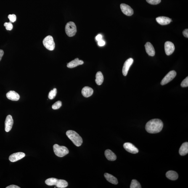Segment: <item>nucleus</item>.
I'll return each instance as SVG.
<instances>
[{"label":"nucleus","mask_w":188,"mask_h":188,"mask_svg":"<svg viewBox=\"0 0 188 188\" xmlns=\"http://www.w3.org/2000/svg\"><path fill=\"white\" fill-rule=\"evenodd\" d=\"M4 26L5 27L6 29L7 30H11L13 28V25L11 22H5L4 24Z\"/></svg>","instance_id":"nucleus-27"},{"label":"nucleus","mask_w":188,"mask_h":188,"mask_svg":"<svg viewBox=\"0 0 188 188\" xmlns=\"http://www.w3.org/2000/svg\"><path fill=\"white\" fill-rule=\"evenodd\" d=\"M176 72L175 70H172L169 72L166 76L162 80L161 84L163 86L171 81L176 76Z\"/></svg>","instance_id":"nucleus-7"},{"label":"nucleus","mask_w":188,"mask_h":188,"mask_svg":"<svg viewBox=\"0 0 188 188\" xmlns=\"http://www.w3.org/2000/svg\"><path fill=\"white\" fill-rule=\"evenodd\" d=\"M130 188H141V187L140 184L136 180L133 179L132 181Z\"/></svg>","instance_id":"nucleus-24"},{"label":"nucleus","mask_w":188,"mask_h":188,"mask_svg":"<svg viewBox=\"0 0 188 188\" xmlns=\"http://www.w3.org/2000/svg\"><path fill=\"white\" fill-rule=\"evenodd\" d=\"M84 64L83 61L80 60L78 58L68 63L67 65V67L68 68H73L80 65H83Z\"/></svg>","instance_id":"nucleus-16"},{"label":"nucleus","mask_w":188,"mask_h":188,"mask_svg":"<svg viewBox=\"0 0 188 188\" xmlns=\"http://www.w3.org/2000/svg\"><path fill=\"white\" fill-rule=\"evenodd\" d=\"M122 12L125 15L131 16L133 14V10L130 6L125 4H121L120 5Z\"/></svg>","instance_id":"nucleus-10"},{"label":"nucleus","mask_w":188,"mask_h":188,"mask_svg":"<svg viewBox=\"0 0 188 188\" xmlns=\"http://www.w3.org/2000/svg\"><path fill=\"white\" fill-rule=\"evenodd\" d=\"M7 98L12 101H17L20 99V96L17 92L13 91H10L6 95Z\"/></svg>","instance_id":"nucleus-14"},{"label":"nucleus","mask_w":188,"mask_h":188,"mask_svg":"<svg viewBox=\"0 0 188 188\" xmlns=\"http://www.w3.org/2000/svg\"><path fill=\"white\" fill-rule=\"evenodd\" d=\"M45 183L48 185H55L58 188H64L68 186V183L66 181L54 178H48L45 181Z\"/></svg>","instance_id":"nucleus-3"},{"label":"nucleus","mask_w":188,"mask_h":188,"mask_svg":"<svg viewBox=\"0 0 188 188\" xmlns=\"http://www.w3.org/2000/svg\"><path fill=\"white\" fill-rule=\"evenodd\" d=\"M66 134L75 145L79 147L82 144V139L76 132L70 130L67 131Z\"/></svg>","instance_id":"nucleus-2"},{"label":"nucleus","mask_w":188,"mask_h":188,"mask_svg":"<svg viewBox=\"0 0 188 188\" xmlns=\"http://www.w3.org/2000/svg\"><path fill=\"white\" fill-rule=\"evenodd\" d=\"M146 52L149 56L153 57L155 54V51L153 45L149 42L146 43L145 45Z\"/></svg>","instance_id":"nucleus-15"},{"label":"nucleus","mask_w":188,"mask_h":188,"mask_svg":"<svg viewBox=\"0 0 188 188\" xmlns=\"http://www.w3.org/2000/svg\"><path fill=\"white\" fill-rule=\"evenodd\" d=\"M167 177L169 179L172 181H175L177 179L178 177L177 173L174 171L170 170L167 172L166 173Z\"/></svg>","instance_id":"nucleus-21"},{"label":"nucleus","mask_w":188,"mask_h":188,"mask_svg":"<svg viewBox=\"0 0 188 188\" xmlns=\"http://www.w3.org/2000/svg\"><path fill=\"white\" fill-rule=\"evenodd\" d=\"M4 51L0 49V61H1V59L3 55H4Z\"/></svg>","instance_id":"nucleus-35"},{"label":"nucleus","mask_w":188,"mask_h":188,"mask_svg":"<svg viewBox=\"0 0 188 188\" xmlns=\"http://www.w3.org/2000/svg\"><path fill=\"white\" fill-rule=\"evenodd\" d=\"M25 156V154L22 152H17L11 155L9 157V160L11 162H15L21 159Z\"/></svg>","instance_id":"nucleus-13"},{"label":"nucleus","mask_w":188,"mask_h":188,"mask_svg":"<svg viewBox=\"0 0 188 188\" xmlns=\"http://www.w3.org/2000/svg\"><path fill=\"white\" fill-rule=\"evenodd\" d=\"M163 124L161 120L154 119L146 123L145 128L148 132L157 133L160 132L163 128Z\"/></svg>","instance_id":"nucleus-1"},{"label":"nucleus","mask_w":188,"mask_h":188,"mask_svg":"<svg viewBox=\"0 0 188 188\" xmlns=\"http://www.w3.org/2000/svg\"><path fill=\"white\" fill-rule=\"evenodd\" d=\"M20 187H19V186L17 185H11L7 186V187H6V188H20Z\"/></svg>","instance_id":"nucleus-34"},{"label":"nucleus","mask_w":188,"mask_h":188,"mask_svg":"<svg viewBox=\"0 0 188 188\" xmlns=\"http://www.w3.org/2000/svg\"><path fill=\"white\" fill-rule=\"evenodd\" d=\"M104 177L108 181L112 184L114 185L118 184V179L112 175L106 173L104 174Z\"/></svg>","instance_id":"nucleus-20"},{"label":"nucleus","mask_w":188,"mask_h":188,"mask_svg":"<svg viewBox=\"0 0 188 188\" xmlns=\"http://www.w3.org/2000/svg\"><path fill=\"white\" fill-rule=\"evenodd\" d=\"M8 18L9 19V21H10V22L11 23H13L14 22H15L16 20V19H17V17H16V15L15 14H9V15L8 16Z\"/></svg>","instance_id":"nucleus-29"},{"label":"nucleus","mask_w":188,"mask_h":188,"mask_svg":"<svg viewBox=\"0 0 188 188\" xmlns=\"http://www.w3.org/2000/svg\"><path fill=\"white\" fill-rule=\"evenodd\" d=\"M149 4L151 5H157L161 2V0H146Z\"/></svg>","instance_id":"nucleus-28"},{"label":"nucleus","mask_w":188,"mask_h":188,"mask_svg":"<svg viewBox=\"0 0 188 188\" xmlns=\"http://www.w3.org/2000/svg\"><path fill=\"white\" fill-rule=\"evenodd\" d=\"M53 149L54 153L59 157H64L69 153L68 149L65 146H60L56 144L53 146Z\"/></svg>","instance_id":"nucleus-4"},{"label":"nucleus","mask_w":188,"mask_h":188,"mask_svg":"<svg viewBox=\"0 0 188 188\" xmlns=\"http://www.w3.org/2000/svg\"><path fill=\"white\" fill-rule=\"evenodd\" d=\"M158 23L162 25H168L171 22V20L169 17H159L156 19Z\"/></svg>","instance_id":"nucleus-18"},{"label":"nucleus","mask_w":188,"mask_h":188,"mask_svg":"<svg viewBox=\"0 0 188 188\" xmlns=\"http://www.w3.org/2000/svg\"><path fill=\"white\" fill-rule=\"evenodd\" d=\"M188 153V143H184L181 145L179 150V153L181 156H184Z\"/></svg>","instance_id":"nucleus-22"},{"label":"nucleus","mask_w":188,"mask_h":188,"mask_svg":"<svg viewBox=\"0 0 188 188\" xmlns=\"http://www.w3.org/2000/svg\"><path fill=\"white\" fill-rule=\"evenodd\" d=\"M181 86L182 87H187L188 86V77L185 79L184 80H183L181 84Z\"/></svg>","instance_id":"nucleus-30"},{"label":"nucleus","mask_w":188,"mask_h":188,"mask_svg":"<svg viewBox=\"0 0 188 188\" xmlns=\"http://www.w3.org/2000/svg\"><path fill=\"white\" fill-rule=\"evenodd\" d=\"M43 44L44 47L50 51H53L55 47V44L53 37L49 35L43 40Z\"/></svg>","instance_id":"nucleus-6"},{"label":"nucleus","mask_w":188,"mask_h":188,"mask_svg":"<svg viewBox=\"0 0 188 188\" xmlns=\"http://www.w3.org/2000/svg\"><path fill=\"white\" fill-rule=\"evenodd\" d=\"M62 102L60 101H57L52 106V108L54 110H57L62 106Z\"/></svg>","instance_id":"nucleus-26"},{"label":"nucleus","mask_w":188,"mask_h":188,"mask_svg":"<svg viewBox=\"0 0 188 188\" xmlns=\"http://www.w3.org/2000/svg\"><path fill=\"white\" fill-rule=\"evenodd\" d=\"M133 62V59L132 58H130L125 61L122 69V73L124 76H126L127 75L128 70Z\"/></svg>","instance_id":"nucleus-11"},{"label":"nucleus","mask_w":188,"mask_h":188,"mask_svg":"<svg viewBox=\"0 0 188 188\" xmlns=\"http://www.w3.org/2000/svg\"><path fill=\"white\" fill-rule=\"evenodd\" d=\"M13 124V120L12 116L8 115L6 119L5 125V130L6 132H9L12 129Z\"/></svg>","instance_id":"nucleus-12"},{"label":"nucleus","mask_w":188,"mask_h":188,"mask_svg":"<svg viewBox=\"0 0 188 188\" xmlns=\"http://www.w3.org/2000/svg\"><path fill=\"white\" fill-rule=\"evenodd\" d=\"M57 94V90L56 88H54L49 93L48 97L50 99L52 100L55 98Z\"/></svg>","instance_id":"nucleus-25"},{"label":"nucleus","mask_w":188,"mask_h":188,"mask_svg":"<svg viewBox=\"0 0 188 188\" xmlns=\"http://www.w3.org/2000/svg\"><path fill=\"white\" fill-rule=\"evenodd\" d=\"M94 93V90L89 86L84 87L82 91V94L84 97L88 98L92 95Z\"/></svg>","instance_id":"nucleus-17"},{"label":"nucleus","mask_w":188,"mask_h":188,"mask_svg":"<svg viewBox=\"0 0 188 188\" xmlns=\"http://www.w3.org/2000/svg\"><path fill=\"white\" fill-rule=\"evenodd\" d=\"M165 54L167 56L172 54L175 50L174 44L170 41H167L165 44Z\"/></svg>","instance_id":"nucleus-8"},{"label":"nucleus","mask_w":188,"mask_h":188,"mask_svg":"<svg viewBox=\"0 0 188 188\" xmlns=\"http://www.w3.org/2000/svg\"><path fill=\"white\" fill-rule=\"evenodd\" d=\"M183 35L186 38L188 37V29H185L183 31Z\"/></svg>","instance_id":"nucleus-32"},{"label":"nucleus","mask_w":188,"mask_h":188,"mask_svg":"<svg viewBox=\"0 0 188 188\" xmlns=\"http://www.w3.org/2000/svg\"><path fill=\"white\" fill-rule=\"evenodd\" d=\"M98 44L99 46H104L105 44V42L103 40H101L100 41H98Z\"/></svg>","instance_id":"nucleus-31"},{"label":"nucleus","mask_w":188,"mask_h":188,"mask_svg":"<svg viewBox=\"0 0 188 188\" xmlns=\"http://www.w3.org/2000/svg\"><path fill=\"white\" fill-rule=\"evenodd\" d=\"M102 36L100 34H99L96 37V39L98 41H100V40H102Z\"/></svg>","instance_id":"nucleus-33"},{"label":"nucleus","mask_w":188,"mask_h":188,"mask_svg":"<svg viewBox=\"0 0 188 188\" xmlns=\"http://www.w3.org/2000/svg\"><path fill=\"white\" fill-rule=\"evenodd\" d=\"M104 155L107 159L110 161H114L116 159V155L110 149L106 150L104 152Z\"/></svg>","instance_id":"nucleus-19"},{"label":"nucleus","mask_w":188,"mask_h":188,"mask_svg":"<svg viewBox=\"0 0 188 188\" xmlns=\"http://www.w3.org/2000/svg\"><path fill=\"white\" fill-rule=\"evenodd\" d=\"M96 82L99 86L102 84L104 81V78L103 75L101 72H98L96 76Z\"/></svg>","instance_id":"nucleus-23"},{"label":"nucleus","mask_w":188,"mask_h":188,"mask_svg":"<svg viewBox=\"0 0 188 188\" xmlns=\"http://www.w3.org/2000/svg\"><path fill=\"white\" fill-rule=\"evenodd\" d=\"M123 147L127 151L132 154H136L139 152L138 149L130 143H125L123 145Z\"/></svg>","instance_id":"nucleus-9"},{"label":"nucleus","mask_w":188,"mask_h":188,"mask_svg":"<svg viewBox=\"0 0 188 188\" xmlns=\"http://www.w3.org/2000/svg\"><path fill=\"white\" fill-rule=\"evenodd\" d=\"M65 32L69 37L75 36L77 32L76 26L75 24L72 21L68 22L66 25Z\"/></svg>","instance_id":"nucleus-5"}]
</instances>
